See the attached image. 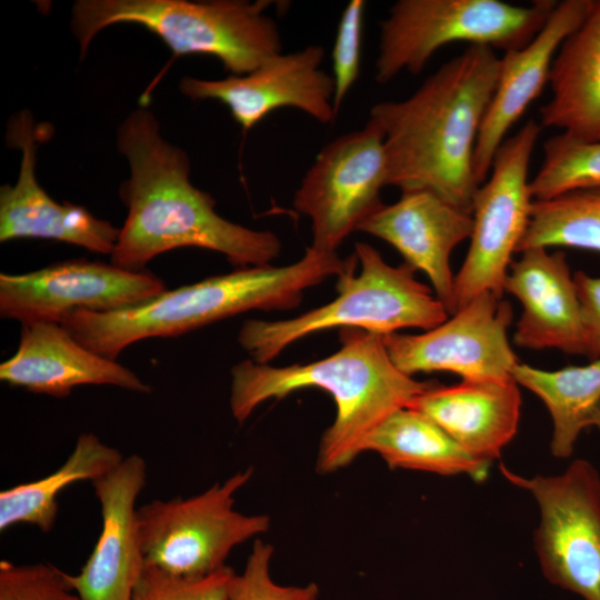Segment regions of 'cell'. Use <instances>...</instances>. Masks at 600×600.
Masks as SVG:
<instances>
[{
    "mask_svg": "<svg viewBox=\"0 0 600 600\" xmlns=\"http://www.w3.org/2000/svg\"><path fill=\"white\" fill-rule=\"evenodd\" d=\"M364 10V0H351L342 11L338 23L332 49L334 116L360 73Z\"/></svg>",
    "mask_w": 600,
    "mask_h": 600,
    "instance_id": "4dcf8cb0",
    "label": "cell"
},
{
    "mask_svg": "<svg viewBox=\"0 0 600 600\" xmlns=\"http://www.w3.org/2000/svg\"><path fill=\"white\" fill-rule=\"evenodd\" d=\"M541 131L540 123L530 119L504 139L474 194L470 246L454 276L456 312L483 292L498 298L504 293L512 254L530 220L533 198L528 170Z\"/></svg>",
    "mask_w": 600,
    "mask_h": 600,
    "instance_id": "9c48e42d",
    "label": "cell"
},
{
    "mask_svg": "<svg viewBox=\"0 0 600 600\" xmlns=\"http://www.w3.org/2000/svg\"><path fill=\"white\" fill-rule=\"evenodd\" d=\"M123 457L93 433H81L71 454L51 474L0 492V531L26 523L50 532L58 517V494L78 481H93L114 469Z\"/></svg>",
    "mask_w": 600,
    "mask_h": 600,
    "instance_id": "d4e9b609",
    "label": "cell"
},
{
    "mask_svg": "<svg viewBox=\"0 0 600 600\" xmlns=\"http://www.w3.org/2000/svg\"><path fill=\"white\" fill-rule=\"evenodd\" d=\"M273 548L260 539L254 540L244 569L234 573L228 589L227 600H317L319 587L311 582L306 586H281L270 576Z\"/></svg>",
    "mask_w": 600,
    "mask_h": 600,
    "instance_id": "f1b7e54d",
    "label": "cell"
},
{
    "mask_svg": "<svg viewBox=\"0 0 600 600\" xmlns=\"http://www.w3.org/2000/svg\"><path fill=\"white\" fill-rule=\"evenodd\" d=\"M252 468L187 499L153 500L137 509L138 532L146 566L198 578L222 567L238 544L264 533L266 514L233 509L234 494L251 478Z\"/></svg>",
    "mask_w": 600,
    "mask_h": 600,
    "instance_id": "ba28073f",
    "label": "cell"
},
{
    "mask_svg": "<svg viewBox=\"0 0 600 600\" xmlns=\"http://www.w3.org/2000/svg\"><path fill=\"white\" fill-rule=\"evenodd\" d=\"M503 477L529 491L540 510L534 547L546 579L583 600H600V474L583 459L558 476Z\"/></svg>",
    "mask_w": 600,
    "mask_h": 600,
    "instance_id": "30bf717a",
    "label": "cell"
},
{
    "mask_svg": "<svg viewBox=\"0 0 600 600\" xmlns=\"http://www.w3.org/2000/svg\"><path fill=\"white\" fill-rule=\"evenodd\" d=\"M270 0H79L71 28L81 57L104 28L134 23L157 34L173 57L210 54L231 76L249 73L281 53V38L266 13Z\"/></svg>",
    "mask_w": 600,
    "mask_h": 600,
    "instance_id": "5b68a950",
    "label": "cell"
},
{
    "mask_svg": "<svg viewBox=\"0 0 600 600\" xmlns=\"http://www.w3.org/2000/svg\"><path fill=\"white\" fill-rule=\"evenodd\" d=\"M511 376L546 404L553 422L552 456L570 457L582 430H600V358L554 371L519 362Z\"/></svg>",
    "mask_w": 600,
    "mask_h": 600,
    "instance_id": "cb8c5ba5",
    "label": "cell"
},
{
    "mask_svg": "<svg viewBox=\"0 0 600 600\" xmlns=\"http://www.w3.org/2000/svg\"><path fill=\"white\" fill-rule=\"evenodd\" d=\"M592 0L557 2L540 31L523 47L504 52L496 91L476 143L473 172L482 184L509 129L549 82L552 61L566 38L586 18Z\"/></svg>",
    "mask_w": 600,
    "mask_h": 600,
    "instance_id": "ac0fdd59",
    "label": "cell"
},
{
    "mask_svg": "<svg viewBox=\"0 0 600 600\" xmlns=\"http://www.w3.org/2000/svg\"><path fill=\"white\" fill-rule=\"evenodd\" d=\"M231 567L198 578L182 577L146 566L131 600H227Z\"/></svg>",
    "mask_w": 600,
    "mask_h": 600,
    "instance_id": "83f0119b",
    "label": "cell"
},
{
    "mask_svg": "<svg viewBox=\"0 0 600 600\" xmlns=\"http://www.w3.org/2000/svg\"><path fill=\"white\" fill-rule=\"evenodd\" d=\"M407 407L433 420L469 454L491 463L517 433L521 394L512 378L462 380L436 383Z\"/></svg>",
    "mask_w": 600,
    "mask_h": 600,
    "instance_id": "44dd1931",
    "label": "cell"
},
{
    "mask_svg": "<svg viewBox=\"0 0 600 600\" xmlns=\"http://www.w3.org/2000/svg\"><path fill=\"white\" fill-rule=\"evenodd\" d=\"M0 380L54 398H66L82 384L151 391L130 369L90 351L60 323L44 321L22 324L16 353L0 364Z\"/></svg>",
    "mask_w": 600,
    "mask_h": 600,
    "instance_id": "ffe728a7",
    "label": "cell"
},
{
    "mask_svg": "<svg viewBox=\"0 0 600 600\" xmlns=\"http://www.w3.org/2000/svg\"><path fill=\"white\" fill-rule=\"evenodd\" d=\"M48 131L34 123L29 111L8 122L7 141L21 151V162L17 182L0 188V241L49 239L111 254L120 229L84 207L57 202L37 181V142L48 138Z\"/></svg>",
    "mask_w": 600,
    "mask_h": 600,
    "instance_id": "9a60e30c",
    "label": "cell"
},
{
    "mask_svg": "<svg viewBox=\"0 0 600 600\" xmlns=\"http://www.w3.org/2000/svg\"><path fill=\"white\" fill-rule=\"evenodd\" d=\"M550 247L600 252V188L533 200L529 224L517 253Z\"/></svg>",
    "mask_w": 600,
    "mask_h": 600,
    "instance_id": "484cf974",
    "label": "cell"
},
{
    "mask_svg": "<svg viewBox=\"0 0 600 600\" xmlns=\"http://www.w3.org/2000/svg\"><path fill=\"white\" fill-rule=\"evenodd\" d=\"M512 318L508 301L483 292L423 333L382 337L392 362L408 376L446 371L462 380H504L519 363L508 340Z\"/></svg>",
    "mask_w": 600,
    "mask_h": 600,
    "instance_id": "4fadbf2b",
    "label": "cell"
},
{
    "mask_svg": "<svg viewBox=\"0 0 600 600\" xmlns=\"http://www.w3.org/2000/svg\"><path fill=\"white\" fill-rule=\"evenodd\" d=\"M324 50L308 46L292 53H279L256 70L221 80L183 77L181 92L192 100L212 99L224 104L244 131L270 112L292 107L321 123L332 122L334 83L320 69Z\"/></svg>",
    "mask_w": 600,
    "mask_h": 600,
    "instance_id": "5bb4252c",
    "label": "cell"
},
{
    "mask_svg": "<svg viewBox=\"0 0 600 600\" xmlns=\"http://www.w3.org/2000/svg\"><path fill=\"white\" fill-rule=\"evenodd\" d=\"M167 290L154 274L74 259L27 273H0V316L21 324L57 322L76 310L110 312Z\"/></svg>",
    "mask_w": 600,
    "mask_h": 600,
    "instance_id": "7c38bea8",
    "label": "cell"
},
{
    "mask_svg": "<svg viewBox=\"0 0 600 600\" xmlns=\"http://www.w3.org/2000/svg\"><path fill=\"white\" fill-rule=\"evenodd\" d=\"M387 186L384 134L369 118L362 129L323 147L294 193L293 206L311 219L312 247L336 252L383 203Z\"/></svg>",
    "mask_w": 600,
    "mask_h": 600,
    "instance_id": "8fae6325",
    "label": "cell"
},
{
    "mask_svg": "<svg viewBox=\"0 0 600 600\" xmlns=\"http://www.w3.org/2000/svg\"><path fill=\"white\" fill-rule=\"evenodd\" d=\"M356 253L340 258L312 246L288 266L239 268L232 272L160 294L130 308L92 312L76 310L60 321L90 351L114 360L130 344L149 338L176 337L250 310H289L304 290L330 277L356 270Z\"/></svg>",
    "mask_w": 600,
    "mask_h": 600,
    "instance_id": "277c9868",
    "label": "cell"
},
{
    "mask_svg": "<svg viewBox=\"0 0 600 600\" xmlns=\"http://www.w3.org/2000/svg\"><path fill=\"white\" fill-rule=\"evenodd\" d=\"M117 141L130 177L120 188L128 214L111 263L141 271L157 256L187 247L219 252L239 268L270 264L279 256L281 242L273 232L233 223L216 212L214 199L189 179L187 153L162 138L148 109L128 116Z\"/></svg>",
    "mask_w": 600,
    "mask_h": 600,
    "instance_id": "6da1fadb",
    "label": "cell"
},
{
    "mask_svg": "<svg viewBox=\"0 0 600 600\" xmlns=\"http://www.w3.org/2000/svg\"><path fill=\"white\" fill-rule=\"evenodd\" d=\"M511 262L503 291L522 306L513 341L527 349L553 348L584 356V331L573 274L566 254L530 248Z\"/></svg>",
    "mask_w": 600,
    "mask_h": 600,
    "instance_id": "d6986e66",
    "label": "cell"
},
{
    "mask_svg": "<svg viewBox=\"0 0 600 600\" xmlns=\"http://www.w3.org/2000/svg\"><path fill=\"white\" fill-rule=\"evenodd\" d=\"M0 600H81L67 573L51 563L0 561Z\"/></svg>",
    "mask_w": 600,
    "mask_h": 600,
    "instance_id": "f546056e",
    "label": "cell"
},
{
    "mask_svg": "<svg viewBox=\"0 0 600 600\" xmlns=\"http://www.w3.org/2000/svg\"><path fill=\"white\" fill-rule=\"evenodd\" d=\"M584 331V356L600 358V278L583 271L573 273Z\"/></svg>",
    "mask_w": 600,
    "mask_h": 600,
    "instance_id": "1f68e13d",
    "label": "cell"
},
{
    "mask_svg": "<svg viewBox=\"0 0 600 600\" xmlns=\"http://www.w3.org/2000/svg\"><path fill=\"white\" fill-rule=\"evenodd\" d=\"M592 188H600V140L583 142L562 132L546 140L542 164L530 181L533 200Z\"/></svg>",
    "mask_w": 600,
    "mask_h": 600,
    "instance_id": "4316f807",
    "label": "cell"
},
{
    "mask_svg": "<svg viewBox=\"0 0 600 600\" xmlns=\"http://www.w3.org/2000/svg\"><path fill=\"white\" fill-rule=\"evenodd\" d=\"M551 99L540 108V126L568 137L600 140V0L560 46L551 66Z\"/></svg>",
    "mask_w": 600,
    "mask_h": 600,
    "instance_id": "7402d4cb",
    "label": "cell"
},
{
    "mask_svg": "<svg viewBox=\"0 0 600 600\" xmlns=\"http://www.w3.org/2000/svg\"><path fill=\"white\" fill-rule=\"evenodd\" d=\"M361 450L377 452L391 469L467 474L477 482L487 479L491 464L469 454L433 420L408 407L381 421L366 437Z\"/></svg>",
    "mask_w": 600,
    "mask_h": 600,
    "instance_id": "603a6c76",
    "label": "cell"
},
{
    "mask_svg": "<svg viewBox=\"0 0 600 600\" xmlns=\"http://www.w3.org/2000/svg\"><path fill=\"white\" fill-rule=\"evenodd\" d=\"M340 340L337 352L314 362L272 367L246 360L231 370L230 408L239 423L260 403L296 390L320 388L331 394L337 414L321 438L317 459V470L323 473L348 466L381 421L436 384L399 370L382 336L344 328Z\"/></svg>",
    "mask_w": 600,
    "mask_h": 600,
    "instance_id": "3957f363",
    "label": "cell"
},
{
    "mask_svg": "<svg viewBox=\"0 0 600 600\" xmlns=\"http://www.w3.org/2000/svg\"><path fill=\"white\" fill-rule=\"evenodd\" d=\"M354 253L360 273L337 278L333 301L287 320L243 322L238 341L252 361L266 364L294 341L332 328L387 336L406 328L430 330L448 319L444 304L408 264L390 266L364 242L356 243Z\"/></svg>",
    "mask_w": 600,
    "mask_h": 600,
    "instance_id": "8992f818",
    "label": "cell"
},
{
    "mask_svg": "<svg viewBox=\"0 0 600 600\" xmlns=\"http://www.w3.org/2000/svg\"><path fill=\"white\" fill-rule=\"evenodd\" d=\"M146 480L144 459L131 454L91 481L101 509V532L81 571L67 573L81 600H131L146 567L136 508Z\"/></svg>",
    "mask_w": 600,
    "mask_h": 600,
    "instance_id": "2e32d148",
    "label": "cell"
},
{
    "mask_svg": "<svg viewBox=\"0 0 600 600\" xmlns=\"http://www.w3.org/2000/svg\"><path fill=\"white\" fill-rule=\"evenodd\" d=\"M557 1L519 6L500 0H399L380 23L374 79L383 84L400 72L420 73L432 54L453 42L504 52L528 43Z\"/></svg>",
    "mask_w": 600,
    "mask_h": 600,
    "instance_id": "52a82bcc",
    "label": "cell"
},
{
    "mask_svg": "<svg viewBox=\"0 0 600 600\" xmlns=\"http://www.w3.org/2000/svg\"><path fill=\"white\" fill-rule=\"evenodd\" d=\"M500 70L492 48L469 46L407 99L371 108L384 134L387 186L427 190L472 213L474 149Z\"/></svg>",
    "mask_w": 600,
    "mask_h": 600,
    "instance_id": "7a4b0ae2",
    "label": "cell"
},
{
    "mask_svg": "<svg viewBox=\"0 0 600 600\" xmlns=\"http://www.w3.org/2000/svg\"><path fill=\"white\" fill-rule=\"evenodd\" d=\"M472 213L433 192H401L392 204H382L362 221L358 231L380 238L397 249L406 264L423 271L449 314L456 312L452 250L470 238Z\"/></svg>",
    "mask_w": 600,
    "mask_h": 600,
    "instance_id": "e0dca14e",
    "label": "cell"
}]
</instances>
